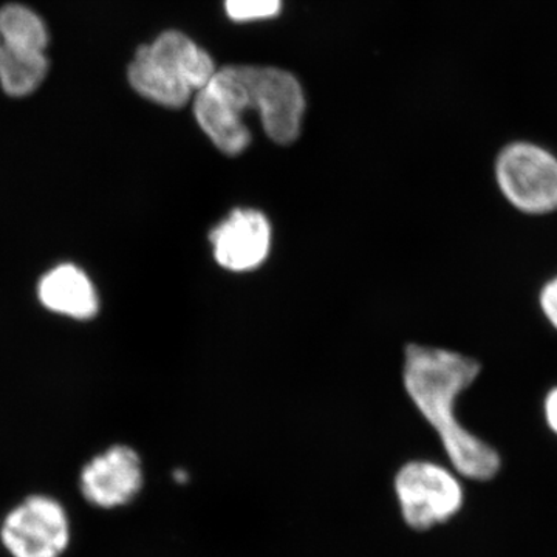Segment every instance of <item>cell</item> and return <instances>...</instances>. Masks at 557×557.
Instances as JSON below:
<instances>
[{
	"instance_id": "1",
	"label": "cell",
	"mask_w": 557,
	"mask_h": 557,
	"mask_svg": "<svg viewBox=\"0 0 557 557\" xmlns=\"http://www.w3.org/2000/svg\"><path fill=\"white\" fill-rule=\"evenodd\" d=\"M306 108V94L293 73L244 64L215 70L193 102L200 129L228 157L240 156L251 145L247 124L251 110L258 113L267 137L287 146L299 138Z\"/></svg>"
},
{
	"instance_id": "2",
	"label": "cell",
	"mask_w": 557,
	"mask_h": 557,
	"mask_svg": "<svg viewBox=\"0 0 557 557\" xmlns=\"http://www.w3.org/2000/svg\"><path fill=\"white\" fill-rule=\"evenodd\" d=\"M482 373L478 359L448 348L409 344L405 348L403 384L418 412L442 440L458 474L479 482L496 478L500 456L493 446L461 426L458 398Z\"/></svg>"
},
{
	"instance_id": "3",
	"label": "cell",
	"mask_w": 557,
	"mask_h": 557,
	"mask_svg": "<svg viewBox=\"0 0 557 557\" xmlns=\"http://www.w3.org/2000/svg\"><path fill=\"white\" fill-rule=\"evenodd\" d=\"M215 70L211 54L196 40L166 30L135 50L126 76L131 89L146 101L182 109L207 86Z\"/></svg>"
},
{
	"instance_id": "4",
	"label": "cell",
	"mask_w": 557,
	"mask_h": 557,
	"mask_svg": "<svg viewBox=\"0 0 557 557\" xmlns=\"http://www.w3.org/2000/svg\"><path fill=\"white\" fill-rule=\"evenodd\" d=\"M497 188L522 214L547 215L557 211V157L534 143L516 141L497 156Z\"/></svg>"
},
{
	"instance_id": "5",
	"label": "cell",
	"mask_w": 557,
	"mask_h": 557,
	"mask_svg": "<svg viewBox=\"0 0 557 557\" xmlns=\"http://www.w3.org/2000/svg\"><path fill=\"white\" fill-rule=\"evenodd\" d=\"M403 519L417 531L448 522L460 511L463 487L449 469L432 461H409L395 478Z\"/></svg>"
},
{
	"instance_id": "6",
	"label": "cell",
	"mask_w": 557,
	"mask_h": 557,
	"mask_svg": "<svg viewBox=\"0 0 557 557\" xmlns=\"http://www.w3.org/2000/svg\"><path fill=\"white\" fill-rule=\"evenodd\" d=\"M0 537L11 557H61L70 544L67 511L57 498L27 497L3 520Z\"/></svg>"
},
{
	"instance_id": "7",
	"label": "cell",
	"mask_w": 557,
	"mask_h": 557,
	"mask_svg": "<svg viewBox=\"0 0 557 557\" xmlns=\"http://www.w3.org/2000/svg\"><path fill=\"white\" fill-rule=\"evenodd\" d=\"M212 258L220 269L245 274L259 270L273 249V225L258 208H234L209 231Z\"/></svg>"
},
{
	"instance_id": "8",
	"label": "cell",
	"mask_w": 557,
	"mask_h": 557,
	"mask_svg": "<svg viewBox=\"0 0 557 557\" xmlns=\"http://www.w3.org/2000/svg\"><path fill=\"white\" fill-rule=\"evenodd\" d=\"M145 485L141 458L126 445H115L84 467L79 475L83 497L94 507H126Z\"/></svg>"
},
{
	"instance_id": "9",
	"label": "cell",
	"mask_w": 557,
	"mask_h": 557,
	"mask_svg": "<svg viewBox=\"0 0 557 557\" xmlns=\"http://www.w3.org/2000/svg\"><path fill=\"white\" fill-rule=\"evenodd\" d=\"M38 298L47 310L61 317L89 321L100 311L97 287L75 263H61L40 277Z\"/></svg>"
},
{
	"instance_id": "10",
	"label": "cell",
	"mask_w": 557,
	"mask_h": 557,
	"mask_svg": "<svg viewBox=\"0 0 557 557\" xmlns=\"http://www.w3.org/2000/svg\"><path fill=\"white\" fill-rule=\"evenodd\" d=\"M50 58L46 51L10 50L0 53V90L13 100L32 97L50 75Z\"/></svg>"
},
{
	"instance_id": "11",
	"label": "cell",
	"mask_w": 557,
	"mask_h": 557,
	"mask_svg": "<svg viewBox=\"0 0 557 557\" xmlns=\"http://www.w3.org/2000/svg\"><path fill=\"white\" fill-rule=\"evenodd\" d=\"M0 40L5 49L49 53L51 33L47 21L33 7L7 2L0 7Z\"/></svg>"
},
{
	"instance_id": "12",
	"label": "cell",
	"mask_w": 557,
	"mask_h": 557,
	"mask_svg": "<svg viewBox=\"0 0 557 557\" xmlns=\"http://www.w3.org/2000/svg\"><path fill=\"white\" fill-rule=\"evenodd\" d=\"M282 0H225V11L231 21L252 22L276 17Z\"/></svg>"
},
{
	"instance_id": "13",
	"label": "cell",
	"mask_w": 557,
	"mask_h": 557,
	"mask_svg": "<svg viewBox=\"0 0 557 557\" xmlns=\"http://www.w3.org/2000/svg\"><path fill=\"white\" fill-rule=\"evenodd\" d=\"M539 307L548 324L557 332V274L542 285L539 293Z\"/></svg>"
},
{
	"instance_id": "14",
	"label": "cell",
	"mask_w": 557,
	"mask_h": 557,
	"mask_svg": "<svg viewBox=\"0 0 557 557\" xmlns=\"http://www.w3.org/2000/svg\"><path fill=\"white\" fill-rule=\"evenodd\" d=\"M544 412L549 429L557 435V386L553 387L545 397Z\"/></svg>"
},
{
	"instance_id": "15",
	"label": "cell",
	"mask_w": 557,
	"mask_h": 557,
	"mask_svg": "<svg viewBox=\"0 0 557 557\" xmlns=\"http://www.w3.org/2000/svg\"><path fill=\"white\" fill-rule=\"evenodd\" d=\"M0 53H2V40H0Z\"/></svg>"
}]
</instances>
